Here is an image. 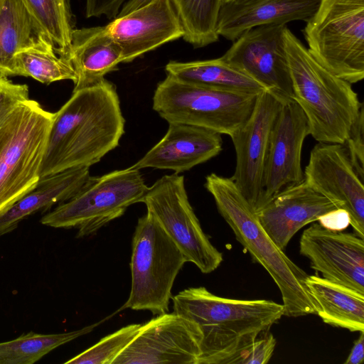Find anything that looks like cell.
Segmentation results:
<instances>
[{"label": "cell", "mask_w": 364, "mask_h": 364, "mask_svg": "<svg viewBox=\"0 0 364 364\" xmlns=\"http://www.w3.org/2000/svg\"><path fill=\"white\" fill-rule=\"evenodd\" d=\"M282 102L269 90H263L248 119L230 136L236 154L231 178L255 212L262 205V178L269 138Z\"/></svg>", "instance_id": "14"}, {"label": "cell", "mask_w": 364, "mask_h": 364, "mask_svg": "<svg viewBox=\"0 0 364 364\" xmlns=\"http://www.w3.org/2000/svg\"><path fill=\"white\" fill-rule=\"evenodd\" d=\"M28 99L27 85L14 83L0 73V130L18 106Z\"/></svg>", "instance_id": "31"}, {"label": "cell", "mask_w": 364, "mask_h": 364, "mask_svg": "<svg viewBox=\"0 0 364 364\" xmlns=\"http://www.w3.org/2000/svg\"><path fill=\"white\" fill-rule=\"evenodd\" d=\"M89 167L70 168L39 180L36 188L0 212V236L16 229L31 214L73 197L90 178Z\"/></svg>", "instance_id": "22"}, {"label": "cell", "mask_w": 364, "mask_h": 364, "mask_svg": "<svg viewBox=\"0 0 364 364\" xmlns=\"http://www.w3.org/2000/svg\"><path fill=\"white\" fill-rule=\"evenodd\" d=\"M222 149L220 133L190 124L168 123L164 137L132 166L179 173L218 156Z\"/></svg>", "instance_id": "19"}, {"label": "cell", "mask_w": 364, "mask_h": 364, "mask_svg": "<svg viewBox=\"0 0 364 364\" xmlns=\"http://www.w3.org/2000/svg\"><path fill=\"white\" fill-rule=\"evenodd\" d=\"M171 299L173 312L193 321L200 331L197 364H229L284 315L282 304L223 298L204 287L185 289Z\"/></svg>", "instance_id": "2"}, {"label": "cell", "mask_w": 364, "mask_h": 364, "mask_svg": "<svg viewBox=\"0 0 364 364\" xmlns=\"http://www.w3.org/2000/svg\"><path fill=\"white\" fill-rule=\"evenodd\" d=\"M152 0H129L123 5L119 13L117 16H122L127 14L128 13L145 5Z\"/></svg>", "instance_id": "37"}, {"label": "cell", "mask_w": 364, "mask_h": 364, "mask_svg": "<svg viewBox=\"0 0 364 364\" xmlns=\"http://www.w3.org/2000/svg\"><path fill=\"white\" fill-rule=\"evenodd\" d=\"M1 2H2V0H0V5H1Z\"/></svg>", "instance_id": "39"}, {"label": "cell", "mask_w": 364, "mask_h": 364, "mask_svg": "<svg viewBox=\"0 0 364 364\" xmlns=\"http://www.w3.org/2000/svg\"><path fill=\"white\" fill-rule=\"evenodd\" d=\"M351 164L361 180L364 179V107L361 106L352 124L348 135L343 144Z\"/></svg>", "instance_id": "33"}, {"label": "cell", "mask_w": 364, "mask_h": 364, "mask_svg": "<svg viewBox=\"0 0 364 364\" xmlns=\"http://www.w3.org/2000/svg\"><path fill=\"white\" fill-rule=\"evenodd\" d=\"M303 30L308 50L350 84L364 77V0H319Z\"/></svg>", "instance_id": "7"}, {"label": "cell", "mask_w": 364, "mask_h": 364, "mask_svg": "<svg viewBox=\"0 0 364 364\" xmlns=\"http://www.w3.org/2000/svg\"><path fill=\"white\" fill-rule=\"evenodd\" d=\"M30 77L46 85L70 80H75V73L70 60L57 55L55 46L49 39L28 47L14 57L11 76Z\"/></svg>", "instance_id": "26"}, {"label": "cell", "mask_w": 364, "mask_h": 364, "mask_svg": "<svg viewBox=\"0 0 364 364\" xmlns=\"http://www.w3.org/2000/svg\"><path fill=\"white\" fill-rule=\"evenodd\" d=\"M316 314L331 326L364 331V294L318 275L305 280Z\"/></svg>", "instance_id": "23"}, {"label": "cell", "mask_w": 364, "mask_h": 364, "mask_svg": "<svg viewBox=\"0 0 364 364\" xmlns=\"http://www.w3.org/2000/svg\"><path fill=\"white\" fill-rule=\"evenodd\" d=\"M230 1V0H222V2H223V1Z\"/></svg>", "instance_id": "38"}, {"label": "cell", "mask_w": 364, "mask_h": 364, "mask_svg": "<svg viewBox=\"0 0 364 364\" xmlns=\"http://www.w3.org/2000/svg\"><path fill=\"white\" fill-rule=\"evenodd\" d=\"M124 124L119 95L112 82L104 79L73 91L70 98L54 112L40 179L97 164L119 145Z\"/></svg>", "instance_id": "1"}, {"label": "cell", "mask_w": 364, "mask_h": 364, "mask_svg": "<svg viewBox=\"0 0 364 364\" xmlns=\"http://www.w3.org/2000/svg\"><path fill=\"white\" fill-rule=\"evenodd\" d=\"M141 203L183 254L203 274L215 271L223 261V254L203 232L189 202L184 176L174 173L158 179Z\"/></svg>", "instance_id": "10"}, {"label": "cell", "mask_w": 364, "mask_h": 364, "mask_svg": "<svg viewBox=\"0 0 364 364\" xmlns=\"http://www.w3.org/2000/svg\"><path fill=\"white\" fill-rule=\"evenodd\" d=\"M323 228L342 231L350 225V217L348 212L343 208H336L321 216L317 220Z\"/></svg>", "instance_id": "35"}, {"label": "cell", "mask_w": 364, "mask_h": 364, "mask_svg": "<svg viewBox=\"0 0 364 364\" xmlns=\"http://www.w3.org/2000/svg\"><path fill=\"white\" fill-rule=\"evenodd\" d=\"M53 117L54 113L29 98L0 130V212L38 183Z\"/></svg>", "instance_id": "5"}, {"label": "cell", "mask_w": 364, "mask_h": 364, "mask_svg": "<svg viewBox=\"0 0 364 364\" xmlns=\"http://www.w3.org/2000/svg\"><path fill=\"white\" fill-rule=\"evenodd\" d=\"M186 259L149 213L139 218L132 244L129 296L119 310L168 311L171 290Z\"/></svg>", "instance_id": "8"}, {"label": "cell", "mask_w": 364, "mask_h": 364, "mask_svg": "<svg viewBox=\"0 0 364 364\" xmlns=\"http://www.w3.org/2000/svg\"><path fill=\"white\" fill-rule=\"evenodd\" d=\"M165 70L166 75L194 85L257 94L266 90L221 57L190 62L169 61Z\"/></svg>", "instance_id": "25"}, {"label": "cell", "mask_w": 364, "mask_h": 364, "mask_svg": "<svg viewBox=\"0 0 364 364\" xmlns=\"http://www.w3.org/2000/svg\"><path fill=\"white\" fill-rule=\"evenodd\" d=\"M284 39L293 100L306 117L309 134L321 143L343 144L363 103L352 84L321 65L287 26Z\"/></svg>", "instance_id": "4"}, {"label": "cell", "mask_w": 364, "mask_h": 364, "mask_svg": "<svg viewBox=\"0 0 364 364\" xmlns=\"http://www.w3.org/2000/svg\"><path fill=\"white\" fill-rule=\"evenodd\" d=\"M126 0H86L87 18L105 16L114 19L119 13Z\"/></svg>", "instance_id": "34"}, {"label": "cell", "mask_w": 364, "mask_h": 364, "mask_svg": "<svg viewBox=\"0 0 364 364\" xmlns=\"http://www.w3.org/2000/svg\"><path fill=\"white\" fill-rule=\"evenodd\" d=\"M304 181L346 210L354 233L364 238L363 181L353 168L343 144L318 142L311 149Z\"/></svg>", "instance_id": "13"}, {"label": "cell", "mask_w": 364, "mask_h": 364, "mask_svg": "<svg viewBox=\"0 0 364 364\" xmlns=\"http://www.w3.org/2000/svg\"><path fill=\"white\" fill-rule=\"evenodd\" d=\"M308 135V122L298 104L282 102L269 138L262 208L284 189L304 181L301 151Z\"/></svg>", "instance_id": "15"}, {"label": "cell", "mask_w": 364, "mask_h": 364, "mask_svg": "<svg viewBox=\"0 0 364 364\" xmlns=\"http://www.w3.org/2000/svg\"><path fill=\"white\" fill-rule=\"evenodd\" d=\"M364 359V331L360 332V336L354 342L345 364H360Z\"/></svg>", "instance_id": "36"}, {"label": "cell", "mask_w": 364, "mask_h": 364, "mask_svg": "<svg viewBox=\"0 0 364 364\" xmlns=\"http://www.w3.org/2000/svg\"><path fill=\"white\" fill-rule=\"evenodd\" d=\"M299 252L323 278L364 294L363 238L314 223L301 235Z\"/></svg>", "instance_id": "16"}, {"label": "cell", "mask_w": 364, "mask_h": 364, "mask_svg": "<svg viewBox=\"0 0 364 364\" xmlns=\"http://www.w3.org/2000/svg\"><path fill=\"white\" fill-rule=\"evenodd\" d=\"M142 324L125 326L109 334L87 350L65 362V364H112L133 341Z\"/></svg>", "instance_id": "30"}, {"label": "cell", "mask_w": 364, "mask_h": 364, "mask_svg": "<svg viewBox=\"0 0 364 364\" xmlns=\"http://www.w3.org/2000/svg\"><path fill=\"white\" fill-rule=\"evenodd\" d=\"M119 45L123 63H130L156 48L183 36L171 0H152L105 26Z\"/></svg>", "instance_id": "17"}, {"label": "cell", "mask_w": 364, "mask_h": 364, "mask_svg": "<svg viewBox=\"0 0 364 364\" xmlns=\"http://www.w3.org/2000/svg\"><path fill=\"white\" fill-rule=\"evenodd\" d=\"M200 341L193 321L166 312L142 324L112 364H197Z\"/></svg>", "instance_id": "12"}, {"label": "cell", "mask_w": 364, "mask_h": 364, "mask_svg": "<svg viewBox=\"0 0 364 364\" xmlns=\"http://www.w3.org/2000/svg\"><path fill=\"white\" fill-rule=\"evenodd\" d=\"M276 344L274 336L268 331L238 352L229 364H266L271 359Z\"/></svg>", "instance_id": "32"}, {"label": "cell", "mask_w": 364, "mask_h": 364, "mask_svg": "<svg viewBox=\"0 0 364 364\" xmlns=\"http://www.w3.org/2000/svg\"><path fill=\"white\" fill-rule=\"evenodd\" d=\"M21 1L57 46V54L65 56L74 29L69 0Z\"/></svg>", "instance_id": "29"}, {"label": "cell", "mask_w": 364, "mask_h": 364, "mask_svg": "<svg viewBox=\"0 0 364 364\" xmlns=\"http://www.w3.org/2000/svg\"><path fill=\"white\" fill-rule=\"evenodd\" d=\"M49 39L52 40L21 0H2L0 73L11 76L14 57L18 52Z\"/></svg>", "instance_id": "24"}, {"label": "cell", "mask_w": 364, "mask_h": 364, "mask_svg": "<svg viewBox=\"0 0 364 364\" xmlns=\"http://www.w3.org/2000/svg\"><path fill=\"white\" fill-rule=\"evenodd\" d=\"M336 208L304 181L284 189L256 213L267 234L284 251L299 230Z\"/></svg>", "instance_id": "18"}, {"label": "cell", "mask_w": 364, "mask_h": 364, "mask_svg": "<svg viewBox=\"0 0 364 364\" xmlns=\"http://www.w3.org/2000/svg\"><path fill=\"white\" fill-rule=\"evenodd\" d=\"M102 321L70 332L42 334L31 331L0 343V364H33L56 348L91 332Z\"/></svg>", "instance_id": "27"}, {"label": "cell", "mask_w": 364, "mask_h": 364, "mask_svg": "<svg viewBox=\"0 0 364 364\" xmlns=\"http://www.w3.org/2000/svg\"><path fill=\"white\" fill-rule=\"evenodd\" d=\"M204 186L236 240L274 281L281 292L284 316L315 314L314 301L305 284L309 275L275 245L232 179L212 173L205 177Z\"/></svg>", "instance_id": "3"}, {"label": "cell", "mask_w": 364, "mask_h": 364, "mask_svg": "<svg viewBox=\"0 0 364 364\" xmlns=\"http://www.w3.org/2000/svg\"><path fill=\"white\" fill-rule=\"evenodd\" d=\"M183 29V38L194 48L216 42L222 0H171Z\"/></svg>", "instance_id": "28"}, {"label": "cell", "mask_w": 364, "mask_h": 364, "mask_svg": "<svg viewBox=\"0 0 364 364\" xmlns=\"http://www.w3.org/2000/svg\"><path fill=\"white\" fill-rule=\"evenodd\" d=\"M259 94L187 83L166 75L155 89L152 107L168 123L230 136L248 119Z\"/></svg>", "instance_id": "6"}, {"label": "cell", "mask_w": 364, "mask_h": 364, "mask_svg": "<svg viewBox=\"0 0 364 364\" xmlns=\"http://www.w3.org/2000/svg\"><path fill=\"white\" fill-rule=\"evenodd\" d=\"M286 27L271 24L251 28L235 39L221 56L282 102L293 100L284 39Z\"/></svg>", "instance_id": "11"}, {"label": "cell", "mask_w": 364, "mask_h": 364, "mask_svg": "<svg viewBox=\"0 0 364 364\" xmlns=\"http://www.w3.org/2000/svg\"><path fill=\"white\" fill-rule=\"evenodd\" d=\"M148 188L139 169L133 166L90 176L73 197L40 222L55 228H77V237L89 236L121 217L130 205L141 203Z\"/></svg>", "instance_id": "9"}, {"label": "cell", "mask_w": 364, "mask_h": 364, "mask_svg": "<svg viewBox=\"0 0 364 364\" xmlns=\"http://www.w3.org/2000/svg\"><path fill=\"white\" fill-rule=\"evenodd\" d=\"M64 57L75 73L73 91L101 82L123 63L122 49L105 26L74 28Z\"/></svg>", "instance_id": "21"}, {"label": "cell", "mask_w": 364, "mask_h": 364, "mask_svg": "<svg viewBox=\"0 0 364 364\" xmlns=\"http://www.w3.org/2000/svg\"><path fill=\"white\" fill-rule=\"evenodd\" d=\"M319 0H230L223 1L217 21V33L234 41L255 27L308 21Z\"/></svg>", "instance_id": "20"}]
</instances>
